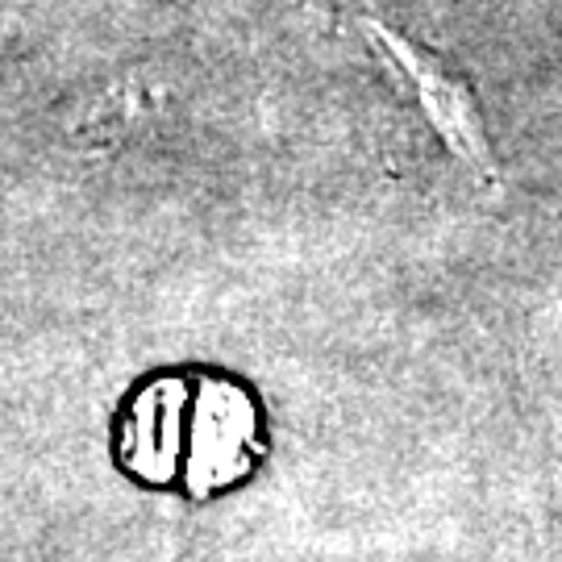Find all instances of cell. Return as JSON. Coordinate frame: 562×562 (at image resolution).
<instances>
[{
    "mask_svg": "<svg viewBox=\"0 0 562 562\" xmlns=\"http://www.w3.org/2000/svg\"><path fill=\"white\" fill-rule=\"evenodd\" d=\"M362 30L375 46V55L392 71L404 76L408 92L422 104L425 121L446 142V150L480 183H501V162L492 155V142H487V130H483V113L471 83L462 80L442 55L425 50L413 38H404L401 30L383 25L380 18H362Z\"/></svg>",
    "mask_w": 562,
    "mask_h": 562,
    "instance_id": "1",
    "label": "cell"
}]
</instances>
